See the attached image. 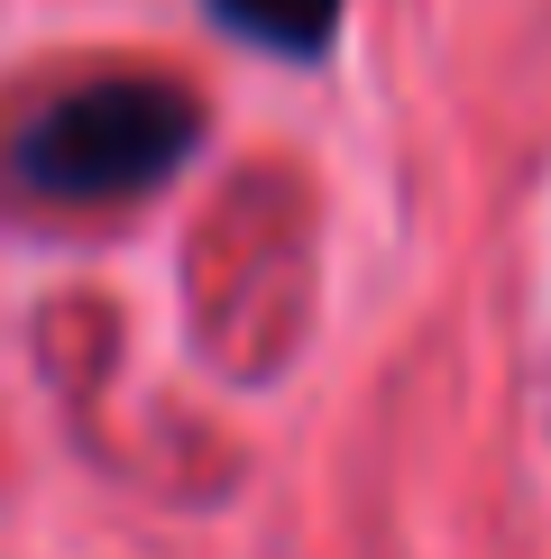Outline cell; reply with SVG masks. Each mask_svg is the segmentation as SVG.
I'll return each mask as SVG.
<instances>
[{"mask_svg":"<svg viewBox=\"0 0 551 559\" xmlns=\"http://www.w3.org/2000/svg\"><path fill=\"white\" fill-rule=\"evenodd\" d=\"M194 92L175 83H83L19 129V183L46 202H138L194 156Z\"/></svg>","mask_w":551,"mask_h":559,"instance_id":"1","label":"cell"},{"mask_svg":"<svg viewBox=\"0 0 551 559\" xmlns=\"http://www.w3.org/2000/svg\"><path fill=\"white\" fill-rule=\"evenodd\" d=\"M212 10H221V28L258 37V46H276V56H313V46L331 37L340 0H212Z\"/></svg>","mask_w":551,"mask_h":559,"instance_id":"2","label":"cell"}]
</instances>
